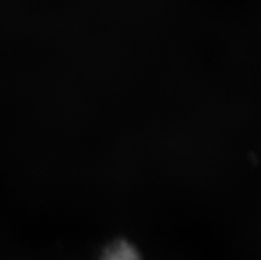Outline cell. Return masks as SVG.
Returning <instances> with one entry per match:
<instances>
[{
	"label": "cell",
	"mask_w": 261,
	"mask_h": 260,
	"mask_svg": "<svg viewBox=\"0 0 261 260\" xmlns=\"http://www.w3.org/2000/svg\"><path fill=\"white\" fill-rule=\"evenodd\" d=\"M108 260H137L136 255L127 247H117L108 255Z\"/></svg>",
	"instance_id": "1"
}]
</instances>
